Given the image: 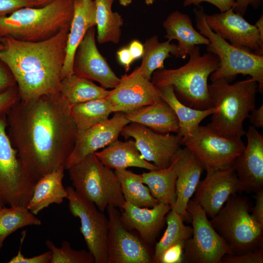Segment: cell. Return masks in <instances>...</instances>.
<instances>
[{
  "instance_id": "32",
  "label": "cell",
  "mask_w": 263,
  "mask_h": 263,
  "mask_svg": "<svg viewBox=\"0 0 263 263\" xmlns=\"http://www.w3.org/2000/svg\"><path fill=\"white\" fill-rule=\"evenodd\" d=\"M144 51L140 66L136 68L147 79L151 80L153 73L156 70L165 68V60L171 56H175L177 44L166 41L160 42L157 36L147 39L144 43Z\"/></svg>"
},
{
  "instance_id": "44",
  "label": "cell",
  "mask_w": 263,
  "mask_h": 263,
  "mask_svg": "<svg viewBox=\"0 0 263 263\" xmlns=\"http://www.w3.org/2000/svg\"><path fill=\"white\" fill-rule=\"evenodd\" d=\"M16 85V82L12 74L0 61V93Z\"/></svg>"
},
{
  "instance_id": "5",
  "label": "cell",
  "mask_w": 263,
  "mask_h": 263,
  "mask_svg": "<svg viewBox=\"0 0 263 263\" xmlns=\"http://www.w3.org/2000/svg\"><path fill=\"white\" fill-rule=\"evenodd\" d=\"M73 14L74 0H53L40 7H24L0 17V38L30 42L46 40L70 28Z\"/></svg>"
},
{
  "instance_id": "23",
  "label": "cell",
  "mask_w": 263,
  "mask_h": 263,
  "mask_svg": "<svg viewBox=\"0 0 263 263\" xmlns=\"http://www.w3.org/2000/svg\"><path fill=\"white\" fill-rule=\"evenodd\" d=\"M95 25L94 0H74V14L67 37L61 79L74 74L73 64L76 50L89 29Z\"/></svg>"
},
{
  "instance_id": "26",
  "label": "cell",
  "mask_w": 263,
  "mask_h": 263,
  "mask_svg": "<svg viewBox=\"0 0 263 263\" xmlns=\"http://www.w3.org/2000/svg\"><path fill=\"white\" fill-rule=\"evenodd\" d=\"M95 154L106 167L112 169H123L129 167L149 170L159 169L153 163L143 158L134 140L132 139L125 142L117 139L102 150L95 152Z\"/></svg>"
},
{
  "instance_id": "30",
  "label": "cell",
  "mask_w": 263,
  "mask_h": 263,
  "mask_svg": "<svg viewBox=\"0 0 263 263\" xmlns=\"http://www.w3.org/2000/svg\"><path fill=\"white\" fill-rule=\"evenodd\" d=\"M110 91L75 74L61 80L59 94L71 106L105 98Z\"/></svg>"
},
{
  "instance_id": "51",
  "label": "cell",
  "mask_w": 263,
  "mask_h": 263,
  "mask_svg": "<svg viewBox=\"0 0 263 263\" xmlns=\"http://www.w3.org/2000/svg\"><path fill=\"white\" fill-rule=\"evenodd\" d=\"M119 3L123 6H127L130 4L133 0H117Z\"/></svg>"
},
{
  "instance_id": "33",
  "label": "cell",
  "mask_w": 263,
  "mask_h": 263,
  "mask_svg": "<svg viewBox=\"0 0 263 263\" xmlns=\"http://www.w3.org/2000/svg\"><path fill=\"white\" fill-rule=\"evenodd\" d=\"M125 202L141 207H152L158 204L149 188L142 182L141 174L127 169L115 170Z\"/></svg>"
},
{
  "instance_id": "17",
  "label": "cell",
  "mask_w": 263,
  "mask_h": 263,
  "mask_svg": "<svg viewBox=\"0 0 263 263\" xmlns=\"http://www.w3.org/2000/svg\"><path fill=\"white\" fill-rule=\"evenodd\" d=\"M205 19L212 31L233 46L263 56V40L258 28L233 8L220 13L206 14Z\"/></svg>"
},
{
  "instance_id": "21",
  "label": "cell",
  "mask_w": 263,
  "mask_h": 263,
  "mask_svg": "<svg viewBox=\"0 0 263 263\" xmlns=\"http://www.w3.org/2000/svg\"><path fill=\"white\" fill-rule=\"evenodd\" d=\"M177 173L176 199L171 209L190 221L186 207L195 193L205 167L187 147L180 148L172 159Z\"/></svg>"
},
{
  "instance_id": "53",
  "label": "cell",
  "mask_w": 263,
  "mask_h": 263,
  "mask_svg": "<svg viewBox=\"0 0 263 263\" xmlns=\"http://www.w3.org/2000/svg\"><path fill=\"white\" fill-rule=\"evenodd\" d=\"M155 0H145V2L147 5H151L153 3Z\"/></svg>"
},
{
  "instance_id": "41",
  "label": "cell",
  "mask_w": 263,
  "mask_h": 263,
  "mask_svg": "<svg viewBox=\"0 0 263 263\" xmlns=\"http://www.w3.org/2000/svg\"><path fill=\"white\" fill-rule=\"evenodd\" d=\"M185 243L173 245L166 249L161 256L158 263H182Z\"/></svg>"
},
{
  "instance_id": "22",
  "label": "cell",
  "mask_w": 263,
  "mask_h": 263,
  "mask_svg": "<svg viewBox=\"0 0 263 263\" xmlns=\"http://www.w3.org/2000/svg\"><path fill=\"white\" fill-rule=\"evenodd\" d=\"M121 208L120 216L123 224L129 229L136 230L144 242L152 245L164 225L171 206L158 203L152 207H141L125 202Z\"/></svg>"
},
{
  "instance_id": "25",
  "label": "cell",
  "mask_w": 263,
  "mask_h": 263,
  "mask_svg": "<svg viewBox=\"0 0 263 263\" xmlns=\"http://www.w3.org/2000/svg\"><path fill=\"white\" fill-rule=\"evenodd\" d=\"M125 115L130 122L140 123L159 133H177L179 130L175 113L163 100L125 113Z\"/></svg>"
},
{
  "instance_id": "2",
  "label": "cell",
  "mask_w": 263,
  "mask_h": 263,
  "mask_svg": "<svg viewBox=\"0 0 263 263\" xmlns=\"http://www.w3.org/2000/svg\"><path fill=\"white\" fill-rule=\"evenodd\" d=\"M69 29L40 41L0 38V61L14 76L20 100L59 93Z\"/></svg>"
},
{
  "instance_id": "35",
  "label": "cell",
  "mask_w": 263,
  "mask_h": 263,
  "mask_svg": "<svg viewBox=\"0 0 263 263\" xmlns=\"http://www.w3.org/2000/svg\"><path fill=\"white\" fill-rule=\"evenodd\" d=\"M167 228L160 240L155 244L152 255L153 263H158L163 252L171 246L186 242L192 235V227L185 225L182 216L170 209L166 216Z\"/></svg>"
},
{
  "instance_id": "46",
  "label": "cell",
  "mask_w": 263,
  "mask_h": 263,
  "mask_svg": "<svg viewBox=\"0 0 263 263\" xmlns=\"http://www.w3.org/2000/svg\"><path fill=\"white\" fill-rule=\"evenodd\" d=\"M235 1L233 11L243 16L246 14L249 6H252L254 9H258L262 3V0H235Z\"/></svg>"
},
{
  "instance_id": "24",
  "label": "cell",
  "mask_w": 263,
  "mask_h": 263,
  "mask_svg": "<svg viewBox=\"0 0 263 263\" xmlns=\"http://www.w3.org/2000/svg\"><path fill=\"white\" fill-rule=\"evenodd\" d=\"M163 27L166 31L165 38L178 41L176 57L185 59L195 46H207L209 43L207 38L195 29L190 17L180 11L169 14L164 21Z\"/></svg>"
},
{
  "instance_id": "7",
  "label": "cell",
  "mask_w": 263,
  "mask_h": 263,
  "mask_svg": "<svg viewBox=\"0 0 263 263\" xmlns=\"http://www.w3.org/2000/svg\"><path fill=\"white\" fill-rule=\"evenodd\" d=\"M250 209L249 199L236 193L210 221L233 255L263 247V228L253 219Z\"/></svg>"
},
{
  "instance_id": "38",
  "label": "cell",
  "mask_w": 263,
  "mask_h": 263,
  "mask_svg": "<svg viewBox=\"0 0 263 263\" xmlns=\"http://www.w3.org/2000/svg\"><path fill=\"white\" fill-rule=\"evenodd\" d=\"M263 247L238 255L226 254L221 263H263Z\"/></svg>"
},
{
  "instance_id": "31",
  "label": "cell",
  "mask_w": 263,
  "mask_h": 263,
  "mask_svg": "<svg viewBox=\"0 0 263 263\" xmlns=\"http://www.w3.org/2000/svg\"><path fill=\"white\" fill-rule=\"evenodd\" d=\"M94 0L98 43H118L120 39L124 20L120 14L112 10L114 0Z\"/></svg>"
},
{
  "instance_id": "19",
  "label": "cell",
  "mask_w": 263,
  "mask_h": 263,
  "mask_svg": "<svg viewBox=\"0 0 263 263\" xmlns=\"http://www.w3.org/2000/svg\"><path fill=\"white\" fill-rule=\"evenodd\" d=\"M95 33L94 26L89 29L79 44L74 57V74L96 81L105 89H113L118 85L120 78L99 52Z\"/></svg>"
},
{
  "instance_id": "49",
  "label": "cell",
  "mask_w": 263,
  "mask_h": 263,
  "mask_svg": "<svg viewBox=\"0 0 263 263\" xmlns=\"http://www.w3.org/2000/svg\"><path fill=\"white\" fill-rule=\"evenodd\" d=\"M128 48L134 60L142 57L144 46L140 41L137 40H132Z\"/></svg>"
},
{
  "instance_id": "10",
  "label": "cell",
  "mask_w": 263,
  "mask_h": 263,
  "mask_svg": "<svg viewBox=\"0 0 263 263\" xmlns=\"http://www.w3.org/2000/svg\"><path fill=\"white\" fill-rule=\"evenodd\" d=\"M186 210L192 223L193 232L185 244L183 263H221L225 255H233L200 205L190 199Z\"/></svg>"
},
{
  "instance_id": "42",
  "label": "cell",
  "mask_w": 263,
  "mask_h": 263,
  "mask_svg": "<svg viewBox=\"0 0 263 263\" xmlns=\"http://www.w3.org/2000/svg\"><path fill=\"white\" fill-rule=\"evenodd\" d=\"M19 99L17 85L0 93V115L6 113L10 108Z\"/></svg>"
},
{
  "instance_id": "29",
  "label": "cell",
  "mask_w": 263,
  "mask_h": 263,
  "mask_svg": "<svg viewBox=\"0 0 263 263\" xmlns=\"http://www.w3.org/2000/svg\"><path fill=\"white\" fill-rule=\"evenodd\" d=\"M143 183L149 188L158 203L169 205L171 207L176 199L177 173L173 161L166 168L150 170L141 174Z\"/></svg>"
},
{
  "instance_id": "11",
  "label": "cell",
  "mask_w": 263,
  "mask_h": 263,
  "mask_svg": "<svg viewBox=\"0 0 263 263\" xmlns=\"http://www.w3.org/2000/svg\"><path fill=\"white\" fill-rule=\"evenodd\" d=\"M207 169H219L233 165L245 148L241 138L220 135L208 125H199L191 136L182 141Z\"/></svg>"
},
{
  "instance_id": "45",
  "label": "cell",
  "mask_w": 263,
  "mask_h": 263,
  "mask_svg": "<svg viewBox=\"0 0 263 263\" xmlns=\"http://www.w3.org/2000/svg\"><path fill=\"white\" fill-rule=\"evenodd\" d=\"M255 204L251 215L255 222L263 228V190L255 193Z\"/></svg>"
},
{
  "instance_id": "47",
  "label": "cell",
  "mask_w": 263,
  "mask_h": 263,
  "mask_svg": "<svg viewBox=\"0 0 263 263\" xmlns=\"http://www.w3.org/2000/svg\"><path fill=\"white\" fill-rule=\"evenodd\" d=\"M117 56L119 62L123 65L126 72L130 69L131 64L133 62V59L128 47H123L117 52Z\"/></svg>"
},
{
  "instance_id": "18",
  "label": "cell",
  "mask_w": 263,
  "mask_h": 263,
  "mask_svg": "<svg viewBox=\"0 0 263 263\" xmlns=\"http://www.w3.org/2000/svg\"><path fill=\"white\" fill-rule=\"evenodd\" d=\"M129 123L125 113L115 112L112 118L77 132L75 145L67 161L65 169L79 163L89 155L117 140L123 128Z\"/></svg>"
},
{
  "instance_id": "43",
  "label": "cell",
  "mask_w": 263,
  "mask_h": 263,
  "mask_svg": "<svg viewBox=\"0 0 263 263\" xmlns=\"http://www.w3.org/2000/svg\"><path fill=\"white\" fill-rule=\"evenodd\" d=\"M235 0H185L183 5L185 7L193 4L196 6H200L202 2L209 3L218 8L221 12H224L235 5Z\"/></svg>"
},
{
  "instance_id": "36",
  "label": "cell",
  "mask_w": 263,
  "mask_h": 263,
  "mask_svg": "<svg viewBox=\"0 0 263 263\" xmlns=\"http://www.w3.org/2000/svg\"><path fill=\"white\" fill-rule=\"evenodd\" d=\"M41 221L24 206L0 208V250L6 238L18 229L30 225L39 226Z\"/></svg>"
},
{
  "instance_id": "6",
  "label": "cell",
  "mask_w": 263,
  "mask_h": 263,
  "mask_svg": "<svg viewBox=\"0 0 263 263\" xmlns=\"http://www.w3.org/2000/svg\"><path fill=\"white\" fill-rule=\"evenodd\" d=\"M196 26L207 38L209 43L207 52L216 55L219 60L218 68L209 76L211 81L225 78L231 81L237 75H248L258 84V92L263 93V56L235 47L208 27L206 13L201 6L193 9Z\"/></svg>"
},
{
  "instance_id": "34",
  "label": "cell",
  "mask_w": 263,
  "mask_h": 263,
  "mask_svg": "<svg viewBox=\"0 0 263 263\" xmlns=\"http://www.w3.org/2000/svg\"><path fill=\"white\" fill-rule=\"evenodd\" d=\"M70 112L80 132L109 119L113 113L105 98L97 99L70 106Z\"/></svg>"
},
{
  "instance_id": "37",
  "label": "cell",
  "mask_w": 263,
  "mask_h": 263,
  "mask_svg": "<svg viewBox=\"0 0 263 263\" xmlns=\"http://www.w3.org/2000/svg\"><path fill=\"white\" fill-rule=\"evenodd\" d=\"M45 244L52 253L50 263H95L94 256L89 251L74 249L67 241H64L60 247L56 246L50 240L45 241Z\"/></svg>"
},
{
  "instance_id": "8",
  "label": "cell",
  "mask_w": 263,
  "mask_h": 263,
  "mask_svg": "<svg viewBox=\"0 0 263 263\" xmlns=\"http://www.w3.org/2000/svg\"><path fill=\"white\" fill-rule=\"evenodd\" d=\"M67 170L75 191L101 212L108 206H123L125 201L114 171L106 167L95 153Z\"/></svg>"
},
{
  "instance_id": "50",
  "label": "cell",
  "mask_w": 263,
  "mask_h": 263,
  "mask_svg": "<svg viewBox=\"0 0 263 263\" xmlns=\"http://www.w3.org/2000/svg\"><path fill=\"white\" fill-rule=\"evenodd\" d=\"M255 26L258 29L261 39L263 40V15H261L260 18L256 21Z\"/></svg>"
},
{
  "instance_id": "20",
  "label": "cell",
  "mask_w": 263,
  "mask_h": 263,
  "mask_svg": "<svg viewBox=\"0 0 263 263\" xmlns=\"http://www.w3.org/2000/svg\"><path fill=\"white\" fill-rule=\"evenodd\" d=\"M247 144L233 163L241 192L263 190V135L252 125L245 134Z\"/></svg>"
},
{
  "instance_id": "28",
  "label": "cell",
  "mask_w": 263,
  "mask_h": 263,
  "mask_svg": "<svg viewBox=\"0 0 263 263\" xmlns=\"http://www.w3.org/2000/svg\"><path fill=\"white\" fill-rule=\"evenodd\" d=\"M158 88L162 100L170 106L177 117L179 130L177 134L182 138V141L191 136L201 121L216 111L214 107L198 110L184 104L178 99L170 85Z\"/></svg>"
},
{
  "instance_id": "1",
  "label": "cell",
  "mask_w": 263,
  "mask_h": 263,
  "mask_svg": "<svg viewBox=\"0 0 263 263\" xmlns=\"http://www.w3.org/2000/svg\"><path fill=\"white\" fill-rule=\"evenodd\" d=\"M6 115L9 138L33 181L65 168L77 129L70 105L59 93L19 99Z\"/></svg>"
},
{
  "instance_id": "40",
  "label": "cell",
  "mask_w": 263,
  "mask_h": 263,
  "mask_svg": "<svg viewBox=\"0 0 263 263\" xmlns=\"http://www.w3.org/2000/svg\"><path fill=\"white\" fill-rule=\"evenodd\" d=\"M26 235V231H24L20 238V246L17 254L12 257L9 263H50L52 253L50 250L42 254L31 257H24L21 252V247Z\"/></svg>"
},
{
  "instance_id": "3",
  "label": "cell",
  "mask_w": 263,
  "mask_h": 263,
  "mask_svg": "<svg viewBox=\"0 0 263 263\" xmlns=\"http://www.w3.org/2000/svg\"><path fill=\"white\" fill-rule=\"evenodd\" d=\"M220 78L208 84L209 95L216 111L208 125L221 136L241 138L245 134L243 126L255 108L258 84L251 77L233 84Z\"/></svg>"
},
{
  "instance_id": "9",
  "label": "cell",
  "mask_w": 263,
  "mask_h": 263,
  "mask_svg": "<svg viewBox=\"0 0 263 263\" xmlns=\"http://www.w3.org/2000/svg\"><path fill=\"white\" fill-rule=\"evenodd\" d=\"M7 127L4 113L0 115V208L27 207L36 183L19 160L6 132Z\"/></svg>"
},
{
  "instance_id": "13",
  "label": "cell",
  "mask_w": 263,
  "mask_h": 263,
  "mask_svg": "<svg viewBox=\"0 0 263 263\" xmlns=\"http://www.w3.org/2000/svg\"><path fill=\"white\" fill-rule=\"evenodd\" d=\"M109 221L108 263H152L149 245L122 222L116 207H107Z\"/></svg>"
},
{
  "instance_id": "15",
  "label": "cell",
  "mask_w": 263,
  "mask_h": 263,
  "mask_svg": "<svg viewBox=\"0 0 263 263\" xmlns=\"http://www.w3.org/2000/svg\"><path fill=\"white\" fill-rule=\"evenodd\" d=\"M192 199L211 218L214 217L232 195L241 192L239 182L233 166L207 169Z\"/></svg>"
},
{
  "instance_id": "27",
  "label": "cell",
  "mask_w": 263,
  "mask_h": 263,
  "mask_svg": "<svg viewBox=\"0 0 263 263\" xmlns=\"http://www.w3.org/2000/svg\"><path fill=\"white\" fill-rule=\"evenodd\" d=\"M65 169L64 167H61L36 182L32 197L27 205L33 214H38L51 204H60L66 198L67 191L62 184Z\"/></svg>"
},
{
  "instance_id": "39",
  "label": "cell",
  "mask_w": 263,
  "mask_h": 263,
  "mask_svg": "<svg viewBox=\"0 0 263 263\" xmlns=\"http://www.w3.org/2000/svg\"><path fill=\"white\" fill-rule=\"evenodd\" d=\"M43 5H44L36 0H0V17L8 15L24 7Z\"/></svg>"
},
{
  "instance_id": "48",
  "label": "cell",
  "mask_w": 263,
  "mask_h": 263,
  "mask_svg": "<svg viewBox=\"0 0 263 263\" xmlns=\"http://www.w3.org/2000/svg\"><path fill=\"white\" fill-rule=\"evenodd\" d=\"M248 118L253 126L256 128H263V105L258 108H254Z\"/></svg>"
},
{
  "instance_id": "14",
  "label": "cell",
  "mask_w": 263,
  "mask_h": 263,
  "mask_svg": "<svg viewBox=\"0 0 263 263\" xmlns=\"http://www.w3.org/2000/svg\"><path fill=\"white\" fill-rule=\"evenodd\" d=\"M120 134L126 139L133 138L143 158L159 169L169 166L182 145V138L177 134L159 133L136 122L126 125Z\"/></svg>"
},
{
  "instance_id": "4",
  "label": "cell",
  "mask_w": 263,
  "mask_h": 263,
  "mask_svg": "<svg viewBox=\"0 0 263 263\" xmlns=\"http://www.w3.org/2000/svg\"><path fill=\"white\" fill-rule=\"evenodd\" d=\"M188 56V62L179 68L155 71L150 80L158 88L171 85L180 101L191 108L206 110L213 107L207 81L218 68L219 60L211 53L201 55L198 46L191 50Z\"/></svg>"
},
{
  "instance_id": "52",
  "label": "cell",
  "mask_w": 263,
  "mask_h": 263,
  "mask_svg": "<svg viewBox=\"0 0 263 263\" xmlns=\"http://www.w3.org/2000/svg\"><path fill=\"white\" fill-rule=\"evenodd\" d=\"M36 0L41 2L43 5H45L49 3L50 2L52 1L53 0Z\"/></svg>"
},
{
  "instance_id": "12",
  "label": "cell",
  "mask_w": 263,
  "mask_h": 263,
  "mask_svg": "<svg viewBox=\"0 0 263 263\" xmlns=\"http://www.w3.org/2000/svg\"><path fill=\"white\" fill-rule=\"evenodd\" d=\"M70 212L80 222V231L94 263H108L109 221L93 203L83 198L73 187L66 188Z\"/></svg>"
},
{
  "instance_id": "16",
  "label": "cell",
  "mask_w": 263,
  "mask_h": 263,
  "mask_svg": "<svg viewBox=\"0 0 263 263\" xmlns=\"http://www.w3.org/2000/svg\"><path fill=\"white\" fill-rule=\"evenodd\" d=\"M105 98L113 113H125L162 100L159 88L145 78L137 68L132 73L122 75L118 85Z\"/></svg>"
}]
</instances>
